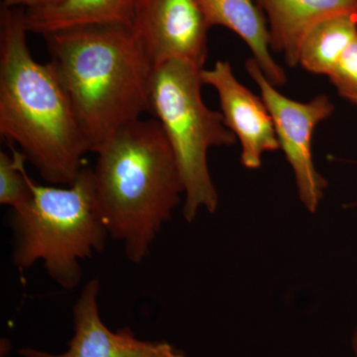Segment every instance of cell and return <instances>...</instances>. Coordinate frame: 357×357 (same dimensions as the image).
Listing matches in <instances>:
<instances>
[{
  "mask_svg": "<svg viewBox=\"0 0 357 357\" xmlns=\"http://www.w3.org/2000/svg\"><path fill=\"white\" fill-rule=\"evenodd\" d=\"M25 11H0V135L46 182L70 185L91 146L54 63L33 58Z\"/></svg>",
  "mask_w": 357,
  "mask_h": 357,
  "instance_id": "cell-1",
  "label": "cell"
},
{
  "mask_svg": "<svg viewBox=\"0 0 357 357\" xmlns=\"http://www.w3.org/2000/svg\"><path fill=\"white\" fill-rule=\"evenodd\" d=\"M96 196L109 237L140 264L185 194L170 143L158 121L138 119L95 152Z\"/></svg>",
  "mask_w": 357,
  "mask_h": 357,
  "instance_id": "cell-2",
  "label": "cell"
},
{
  "mask_svg": "<svg viewBox=\"0 0 357 357\" xmlns=\"http://www.w3.org/2000/svg\"><path fill=\"white\" fill-rule=\"evenodd\" d=\"M91 152L150 112L154 67L133 28L88 26L45 35Z\"/></svg>",
  "mask_w": 357,
  "mask_h": 357,
  "instance_id": "cell-3",
  "label": "cell"
},
{
  "mask_svg": "<svg viewBox=\"0 0 357 357\" xmlns=\"http://www.w3.org/2000/svg\"><path fill=\"white\" fill-rule=\"evenodd\" d=\"M31 201L11 211L13 264L22 270L43 262L52 280L73 290L81 283V262L102 252L109 237L96 196L93 169L84 166L67 188L31 180Z\"/></svg>",
  "mask_w": 357,
  "mask_h": 357,
  "instance_id": "cell-4",
  "label": "cell"
},
{
  "mask_svg": "<svg viewBox=\"0 0 357 357\" xmlns=\"http://www.w3.org/2000/svg\"><path fill=\"white\" fill-rule=\"evenodd\" d=\"M196 66L175 60L154 68L150 82V112L170 143L185 188L183 215L187 222L201 208L215 213L218 195L208 165L211 147L231 146L237 138L220 112L202 98L201 73Z\"/></svg>",
  "mask_w": 357,
  "mask_h": 357,
  "instance_id": "cell-5",
  "label": "cell"
},
{
  "mask_svg": "<svg viewBox=\"0 0 357 357\" xmlns=\"http://www.w3.org/2000/svg\"><path fill=\"white\" fill-rule=\"evenodd\" d=\"M245 69L261 93L272 119L279 144L295 174L301 202L307 211L316 213L328 181L317 171L312 161V139L319 122L335 112V105L326 95L307 102H296L282 95L268 81L255 59H248Z\"/></svg>",
  "mask_w": 357,
  "mask_h": 357,
  "instance_id": "cell-6",
  "label": "cell"
},
{
  "mask_svg": "<svg viewBox=\"0 0 357 357\" xmlns=\"http://www.w3.org/2000/svg\"><path fill=\"white\" fill-rule=\"evenodd\" d=\"M132 28L154 68L180 60L204 69L211 27L198 0H138Z\"/></svg>",
  "mask_w": 357,
  "mask_h": 357,
  "instance_id": "cell-7",
  "label": "cell"
},
{
  "mask_svg": "<svg viewBox=\"0 0 357 357\" xmlns=\"http://www.w3.org/2000/svg\"><path fill=\"white\" fill-rule=\"evenodd\" d=\"M201 77L204 84L217 91L223 122L241 143V164L251 170L259 168L263 154L280 148L264 100L239 83L227 61L204 69Z\"/></svg>",
  "mask_w": 357,
  "mask_h": 357,
  "instance_id": "cell-8",
  "label": "cell"
},
{
  "mask_svg": "<svg viewBox=\"0 0 357 357\" xmlns=\"http://www.w3.org/2000/svg\"><path fill=\"white\" fill-rule=\"evenodd\" d=\"M98 279L84 285L73 309L74 337L64 354H51L33 349H20L24 357H185L165 342H146L135 337L130 328L112 332L100 319Z\"/></svg>",
  "mask_w": 357,
  "mask_h": 357,
  "instance_id": "cell-9",
  "label": "cell"
},
{
  "mask_svg": "<svg viewBox=\"0 0 357 357\" xmlns=\"http://www.w3.org/2000/svg\"><path fill=\"white\" fill-rule=\"evenodd\" d=\"M266 14L271 48L290 67L299 65L303 40L321 21L344 14L357 15V0H255Z\"/></svg>",
  "mask_w": 357,
  "mask_h": 357,
  "instance_id": "cell-10",
  "label": "cell"
},
{
  "mask_svg": "<svg viewBox=\"0 0 357 357\" xmlns=\"http://www.w3.org/2000/svg\"><path fill=\"white\" fill-rule=\"evenodd\" d=\"M210 27L222 26L236 33L274 86L287 83L285 70L270 53L271 38L263 11L252 0H198Z\"/></svg>",
  "mask_w": 357,
  "mask_h": 357,
  "instance_id": "cell-11",
  "label": "cell"
},
{
  "mask_svg": "<svg viewBox=\"0 0 357 357\" xmlns=\"http://www.w3.org/2000/svg\"><path fill=\"white\" fill-rule=\"evenodd\" d=\"M138 0H62L25 11L28 32L45 35L88 26H133Z\"/></svg>",
  "mask_w": 357,
  "mask_h": 357,
  "instance_id": "cell-12",
  "label": "cell"
},
{
  "mask_svg": "<svg viewBox=\"0 0 357 357\" xmlns=\"http://www.w3.org/2000/svg\"><path fill=\"white\" fill-rule=\"evenodd\" d=\"M357 36V15L344 14L314 26L301 45L299 65L307 72L328 76Z\"/></svg>",
  "mask_w": 357,
  "mask_h": 357,
  "instance_id": "cell-13",
  "label": "cell"
},
{
  "mask_svg": "<svg viewBox=\"0 0 357 357\" xmlns=\"http://www.w3.org/2000/svg\"><path fill=\"white\" fill-rule=\"evenodd\" d=\"M9 147L11 155L0 151V204L16 211L31 201L32 178L26 172L25 155L15 149L13 143H9Z\"/></svg>",
  "mask_w": 357,
  "mask_h": 357,
  "instance_id": "cell-14",
  "label": "cell"
},
{
  "mask_svg": "<svg viewBox=\"0 0 357 357\" xmlns=\"http://www.w3.org/2000/svg\"><path fill=\"white\" fill-rule=\"evenodd\" d=\"M328 77L338 95L357 107V36Z\"/></svg>",
  "mask_w": 357,
  "mask_h": 357,
  "instance_id": "cell-15",
  "label": "cell"
},
{
  "mask_svg": "<svg viewBox=\"0 0 357 357\" xmlns=\"http://www.w3.org/2000/svg\"><path fill=\"white\" fill-rule=\"evenodd\" d=\"M62 0H2V6L9 8L28 9L42 8L57 4Z\"/></svg>",
  "mask_w": 357,
  "mask_h": 357,
  "instance_id": "cell-16",
  "label": "cell"
},
{
  "mask_svg": "<svg viewBox=\"0 0 357 357\" xmlns=\"http://www.w3.org/2000/svg\"><path fill=\"white\" fill-rule=\"evenodd\" d=\"M352 347H354V354H356L357 357V328H356V332H354V338H352Z\"/></svg>",
  "mask_w": 357,
  "mask_h": 357,
  "instance_id": "cell-17",
  "label": "cell"
}]
</instances>
